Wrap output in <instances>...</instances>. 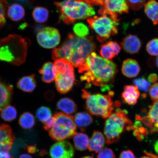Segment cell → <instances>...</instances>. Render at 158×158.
Returning a JSON list of instances; mask_svg holds the SVG:
<instances>
[{"label":"cell","mask_w":158,"mask_h":158,"mask_svg":"<svg viewBox=\"0 0 158 158\" xmlns=\"http://www.w3.org/2000/svg\"><path fill=\"white\" fill-rule=\"evenodd\" d=\"M145 12L154 25L158 23V2L154 0L148 1L145 6Z\"/></svg>","instance_id":"cell-25"},{"label":"cell","mask_w":158,"mask_h":158,"mask_svg":"<svg viewBox=\"0 0 158 158\" xmlns=\"http://www.w3.org/2000/svg\"><path fill=\"white\" fill-rule=\"evenodd\" d=\"M100 53L102 58L107 60H110L116 56L111 47L107 43L101 46Z\"/></svg>","instance_id":"cell-31"},{"label":"cell","mask_w":158,"mask_h":158,"mask_svg":"<svg viewBox=\"0 0 158 158\" xmlns=\"http://www.w3.org/2000/svg\"><path fill=\"white\" fill-rule=\"evenodd\" d=\"M154 148L156 153L158 155V140L156 142L155 145H154Z\"/></svg>","instance_id":"cell-46"},{"label":"cell","mask_w":158,"mask_h":158,"mask_svg":"<svg viewBox=\"0 0 158 158\" xmlns=\"http://www.w3.org/2000/svg\"><path fill=\"white\" fill-rule=\"evenodd\" d=\"M121 45L126 52L133 54L139 52L141 47V43L138 37L129 35L124 38Z\"/></svg>","instance_id":"cell-14"},{"label":"cell","mask_w":158,"mask_h":158,"mask_svg":"<svg viewBox=\"0 0 158 158\" xmlns=\"http://www.w3.org/2000/svg\"><path fill=\"white\" fill-rule=\"evenodd\" d=\"M157 76L155 74H151L148 77V80L150 82L155 83L157 81Z\"/></svg>","instance_id":"cell-43"},{"label":"cell","mask_w":158,"mask_h":158,"mask_svg":"<svg viewBox=\"0 0 158 158\" xmlns=\"http://www.w3.org/2000/svg\"><path fill=\"white\" fill-rule=\"evenodd\" d=\"M135 86L139 90L147 92L151 86V84L144 77L139 78L133 80Z\"/></svg>","instance_id":"cell-34"},{"label":"cell","mask_w":158,"mask_h":158,"mask_svg":"<svg viewBox=\"0 0 158 158\" xmlns=\"http://www.w3.org/2000/svg\"><path fill=\"white\" fill-rule=\"evenodd\" d=\"M127 111L117 109L106 119L104 127L106 143L110 145L119 139L120 135L126 129H131L132 123L127 117Z\"/></svg>","instance_id":"cell-5"},{"label":"cell","mask_w":158,"mask_h":158,"mask_svg":"<svg viewBox=\"0 0 158 158\" xmlns=\"http://www.w3.org/2000/svg\"><path fill=\"white\" fill-rule=\"evenodd\" d=\"M29 43L19 35H9L0 40V61L19 66L25 62Z\"/></svg>","instance_id":"cell-3"},{"label":"cell","mask_w":158,"mask_h":158,"mask_svg":"<svg viewBox=\"0 0 158 158\" xmlns=\"http://www.w3.org/2000/svg\"><path fill=\"white\" fill-rule=\"evenodd\" d=\"M0 158H13L10 154L6 152H0Z\"/></svg>","instance_id":"cell-44"},{"label":"cell","mask_w":158,"mask_h":158,"mask_svg":"<svg viewBox=\"0 0 158 158\" xmlns=\"http://www.w3.org/2000/svg\"><path fill=\"white\" fill-rule=\"evenodd\" d=\"M15 137L10 127L7 124L0 126V152H9L11 149Z\"/></svg>","instance_id":"cell-13"},{"label":"cell","mask_w":158,"mask_h":158,"mask_svg":"<svg viewBox=\"0 0 158 158\" xmlns=\"http://www.w3.org/2000/svg\"><path fill=\"white\" fill-rule=\"evenodd\" d=\"M74 153V147L67 141L57 142L52 145L49 151L51 158H73Z\"/></svg>","instance_id":"cell-12"},{"label":"cell","mask_w":158,"mask_h":158,"mask_svg":"<svg viewBox=\"0 0 158 158\" xmlns=\"http://www.w3.org/2000/svg\"><path fill=\"white\" fill-rule=\"evenodd\" d=\"M55 5L60 14V20L67 25L95 14L93 6L85 0H64L56 2Z\"/></svg>","instance_id":"cell-4"},{"label":"cell","mask_w":158,"mask_h":158,"mask_svg":"<svg viewBox=\"0 0 158 158\" xmlns=\"http://www.w3.org/2000/svg\"><path fill=\"white\" fill-rule=\"evenodd\" d=\"M128 10L126 0H105L103 6L98 12L100 15H107L118 19V15L127 13Z\"/></svg>","instance_id":"cell-11"},{"label":"cell","mask_w":158,"mask_h":158,"mask_svg":"<svg viewBox=\"0 0 158 158\" xmlns=\"http://www.w3.org/2000/svg\"><path fill=\"white\" fill-rule=\"evenodd\" d=\"M140 71V66L137 61L131 59L124 61L122 72L124 76L129 78L135 77L139 74Z\"/></svg>","instance_id":"cell-15"},{"label":"cell","mask_w":158,"mask_h":158,"mask_svg":"<svg viewBox=\"0 0 158 158\" xmlns=\"http://www.w3.org/2000/svg\"><path fill=\"white\" fill-rule=\"evenodd\" d=\"M39 44L45 48H55L60 41V35L58 29L51 27L41 29L37 35Z\"/></svg>","instance_id":"cell-10"},{"label":"cell","mask_w":158,"mask_h":158,"mask_svg":"<svg viewBox=\"0 0 158 158\" xmlns=\"http://www.w3.org/2000/svg\"><path fill=\"white\" fill-rule=\"evenodd\" d=\"M17 110L14 106H7L3 109L1 113V117L5 121L11 122L17 117Z\"/></svg>","instance_id":"cell-29"},{"label":"cell","mask_w":158,"mask_h":158,"mask_svg":"<svg viewBox=\"0 0 158 158\" xmlns=\"http://www.w3.org/2000/svg\"><path fill=\"white\" fill-rule=\"evenodd\" d=\"M147 51L152 56H158V39L152 40L148 43Z\"/></svg>","instance_id":"cell-35"},{"label":"cell","mask_w":158,"mask_h":158,"mask_svg":"<svg viewBox=\"0 0 158 158\" xmlns=\"http://www.w3.org/2000/svg\"><path fill=\"white\" fill-rule=\"evenodd\" d=\"M146 0H126L128 7L134 10L141 9L145 4Z\"/></svg>","instance_id":"cell-36"},{"label":"cell","mask_w":158,"mask_h":158,"mask_svg":"<svg viewBox=\"0 0 158 158\" xmlns=\"http://www.w3.org/2000/svg\"><path fill=\"white\" fill-rule=\"evenodd\" d=\"M56 106L59 110L69 115L74 114L77 110L75 102L72 99L68 98L60 99L57 102Z\"/></svg>","instance_id":"cell-22"},{"label":"cell","mask_w":158,"mask_h":158,"mask_svg":"<svg viewBox=\"0 0 158 158\" xmlns=\"http://www.w3.org/2000/svg\"><path fill=\"white\" fill-rule=\"evenodd\" d=\"M142 121L147 125L153 126V131L158 129V100L154 101L152 105L149 106V109L147 117L142 118Z\"/></svg>","instance_id":"cell-17"},{"label":"cell","mask_w":158,"mask_h":158,"mask_svg":"<svg viewBox=\"0 0 158 158\" xmlns=\"http://www.w3.org/2000/svg\"><path fill=\"white\" fill-rule=\"evenodd\" d=\"M54 116L55 122L49 131V135L52 140L63 141L76 135L77 126L74 123L73 116L63 112H58Z\"/></svg>","instance_id":"cell-9"},{"label":"cell","mask_w":158,"mask_h":158,"mask_svg":"<svg viewBox=\"0 0 158 158\" xmlns=\"http://www.w3.org/2000/svg\"><path fill=\"white\" fill-rule=\"evenodd\" d=\"M7 15L10 19L14 21H19L23 18L25 10L22 6L17 3L10 6L7 10Z\"/></svg>","instance_id":"cell-23"},{"label":"cell","mask_w":158,"mask_h":158,"mask_svg":"<svg viewBox=\"0 0 158 158\" xmlns=\"http://www.w3.org/2000/svg\"><path fill=\"white\" fill-rule=\"evenodd\" d=\"M81 158H94L93 157V156H85L84 157H82Z\"/></svg>","instance_id":"cell-48"},{"label":"cell","mask_w":158,"mask_h":158,"mask_svg":"<svg viewBox=\"0 0 158 158\" xmlns=\"http://www.w3.org/2000/svg\"><path fill=\"white\" fill-rule=\"evenodd\" d=\"M17 86L18 88L23 92L32 93L37 86L35 75L31 74L20 78L18 81Z\"/></svg>","instance_id":"cell-20"},{"label":"cell","mask_w":158,"mask_h":158,"mask_svg":"<svg viewBox=\"0 0 158 158\" xmlns=\"http://www.w3.org/2000/svg\"><path fill=\"white\" fill-rule=\"evenodd\" d=\"M100 15L89 17L87 21L90 28L95 33L98 40L103 42L110 37L117 34L119 19L107 15Z\"/></svg>","instance_id":"cell-8"},{"label":"cell","mask_w":158,"mask_h":158,"mask_svg":"<svg viewBox=\"0 0 158 158\" xmlns=\"http://www.w3.org/2000/svg\"><path fill=\"white\" fill-rule=\"evenodd\" d=\"M83 75L81 80L101 87L102 90H108L118 72L117 66L112 61L98 56L95 52L90 54L78 67Z\"/></svg>","instance_id":"cell-1"},{"label":"cell","mask_w":158,"mask_h":158,"mask_svg":"<svg viewBox=\"0 0 158 158\" xmlns=\"http://www.w3.org/2000/svg\"><path fill=\"white\" fill-rule=\"evenodd\" d=\"M7 5L6 0H0V28L2 27L6 23Z\"/></svg>","instance_id":"cell-33"},{"label":"cell","mask_w":158,"mask_h":158,"mask_svg":"<svg viewBox=\"0 0 158 158\" xmlns=\"http://www.w3.org/2000/svg\"><path fill=\"white\" fill-rule=\"evenodd\" d=\"M19 123L23 129H31L35 124V118L30 112H25L20 116Z\"/></svg>","instance_id":"cell-28"},{"label":"cell","mask_w":158,"mask_h":158,"mask_svg":"<svg viewBox=\"0 0 158 158\" xmlns=\"http://www.w3.org/2000/svg\"><path fill=\"white\" fill-rule=\"evenodd\" d=\"M49 11L46 8L41 6H37L33 9L32 17L36 23H44L48 20Z\"/></svg>","instance_id":"cell-27"},{"label":"cell","mask_w":158,"mask_h":158,"mask_svg":"<svg viewBox=\"0 0 158 158\" xmlns=\"http://www.w3.org/2000/svg\"><path fill=\"white\" fill-rule=\"evenodd\" d=\"M114 93L109 95L100 94H92L85 90H82V98L85 100L86 108L92 115L103 118H108L114 109L111 96Z\"/></svg>","instance_id":"cell-6"},{"label":"cell","mask_w":158,"mask_h":158,"mask_svg":"<svg viewBox=\"0 0 158 158\" xmlns=\"http://www.w3.org/2000/svg\"><path fill=\"white\" fill-rule=\"evenodd\" d=\"M107 43L111 47L116 56H117L121 50V47L116 41H110L107 42Z\"/></svg>","instance_id":"cell-39"},{"label":"cell","mask_w":158,"mask_h":158,"mask_svg":"<svg viewBox=\"0 0 158 158\" xmlns=\"http://www.w3.org/2000/svg\"><path fill=\"white\" fill-rule=\"evenodd\" d=\"M19 158H32L31 156L27 154H23L20 156Z\"/></svg>","instance_id":"cell-47"},{"label":"cell","mask_w":158,"mask_h":158,"mask_svg":"<svg viewBox=\"0 0 158 158\" xmlns=\"http://www.w3.org/2000/svg\"><path fill=\"white\" fill-rule=\"evenodd\" d=\"M140 94L137 87L129 85L124 87V91L122 94V97L124 102L129 105L134 106L137 103Z\"/></svg>","instance_id":"cell-18"},{"label":"cell","mask_w":158,"mask_h":158,"mask_svg":"<svg viewBox=\"0 0 158 158\" xmlns=\"http://www.w3.org/2000/svg\"><path fill=\"white\" fill-rule=\"evenodd\" d=\"M74 122L82 131L90 125L93 122V118L89 114L86 112H78L74 117Z\"/></svg>","instance_id":"cell-24"},{"label":"cell","mask_w":158,"mask_h":158,"mask_svg":"<svg viewBox=\"0 0 158 158\" xmlns=\"http://www.w3.org/2000/svg\"><path fill=\"white\" fill-rule=\"evenodd\" d=\"M93 6H102L104 4L105 0H85Z\"/></svg>","instance_id":"cell-42"},{"label":"cell","mask_w":158,"mask_h":158,"mask_svg":"<svg viewBox=\"0 0 158 158\" xmlns=\"http://www.w3.org/2000/svg\"><path fill=\"white\" fill-rule=\"evenodd\" d=\"M52 112L50 108L45 106H41L37 110L36 116L39 121L44 123L52 116Z\"/></svg>","instance_id":"cell-30"},{"label":"cell","mask_w":158,"mask_h":158,"mask_svg":"<svg viewBox=\"0 0 158 158\" xmlns=\"http://www.w3.org/2000/svg\"><path fill=\"white\" fill-rule=\"evenodd\" d=\"M105 144V139L103 134L99 131H95L89 141V150L97 153L103 149Z\"/></svg>","instance_id":"cell-19"},{"label":"cell","mask_w":158,"mask_h":158,"mask_svg":"<svg viewBox=\"0 0 158 158\" xmlns=\"http://www.w3.org/2000/svg\"><path fill=\"white\" fill-rule=\"evenodd\" d=\"M54 64L56 89L61 94H66L72 89L75 83L73 66L64 59H57Z\"/></svg>","instance_id":"cell-7"},{"label":"cell","mask_w":158,"mask_h":158,"mask_svg":"<svg viewBox=\"0 0 158 158\" xmlns=\"http://www.w3.org/2000/svg\"><path fill=\"white\" fill-rule=\"evenodd\" d=\"M96 47L92 36L80 37L70 33L60 46L53 49L52 59H64L78 68L89 55L95 52Z\"/></svg>","instance_id":"cell-2"},{"label":"cell","mask_w":158,"mask_h":158,"mask_svg":"<svg viewBox=\"0 0 158 158\" xmlns=\"http://www.w3.org/2000/svg\"><path fill=\"white\" fill-rule=\"evenodd\" d=\"M41 75V79L43 82L51 83L54 81L55 78V70L54 64L48 62L45 63L39 70Z\"/></svg>","instance_id":"cell-21"},{"label":"cell","mask_w":158,"mask_h":158,"mask_svg":"<svg viewBox=\"0 0 158 158\" xmlns=\"http://www.w3.org/2000/svg\"><path fill=\"white\" fill-rule=\"evenodd\" d=\"M157 131L158 132V129L157 130Z\"/></svg>","instance_id":"cell-51"},{"label":"cell","mask_w":158,"mask_h":158,"mask_svg":"<svg viewBox=\"0 0 158 158\" xmlns=\"http://www.w3.org/2000/svg\"><path fill=\"white\" fill-rule=\"evenodd\" d=\"M97 158H115V156L111 149L105 148L99 152Z\"/></svg>","instance_id":"cell-37"},{"label":"cell","mask_w":158,"mask_h":158,"mask_svg":"<svg viewBox=\"0 0 158 158\" xmlns=\"http://www.w3.org/2000/svg\"><path fill=\"white\" fill-rule=\"evenodd\" d=\"M55 116H51L47 121L43 123V127L44 129L46 131H49L52 127L55 122Z\"/></svg>","instance_id":"cell-40"},{"label":"cell","mask_w":158,"mask_h":158,"mask_svg":"<svg viewBox=\"0 0 158 158\" xmlns=\"http://www.w3.org/2000/svg\"><path fill=\"white\" fill-rule=\"evenodd\" d=\"M149 95L153 101L158 100V83L154 84L150 87Z\"/></svg>","instance_id":"cell-38"},{"label":"cell","mask_w":158,"mask_h":158,"mask_svg":"<svg viewBox=\"0 0 158 158\" xmlns=\"http://www.w3.org/2000/svg\"><path fill=\"white\" fill-rule=\"evenodd\" d=\"M140 158H152L150 157H149L146 156H144Z\"/></svg>","instance_id":"cell-50"},{"label":"cell","mask_w":158,"mask_h":158,"mask_svg":"<svg viewBox=\"0 0 158 158\" xmlns=\"http://www.w3.org/2000/svg\"><path fill=\"white\" fill-rule=\"evenodd\" d=\"M75 148L79 151H84L88 147L89 138L86 134L80 133L76 134L73 138Z\"/></svg>","instance_id":"cell-26"},{"label":"cell","mask_w":158,"mask_h":158,"mask_svg":"<svg viewBox=\"0 0 158 158\" xmlns=\"http://www.w3.org/2000/svg\"><path fill=\"white\" fill-rule=\"evenodd\" d=\"M156 64L158 68V56L156 58Z\"/></svg>","instance_id":"cell-49"},{"label":"cell","mask_w":158,"mask_h":158,"mask_svg":"<svg viewBox=\"0 0 158 158\" xmlns=\"http://www.w3.org/2000/svg\"><path fill=\"white\" fill-rule=\"evenodd\" d=\"M75 35L80 37H85L89 34V31L87 27L82 23H76L73 27Z\"/></svg>","instance_id":"cell-32"},{"label":"cell","mask_w":158,"mask_h":158,"mask_svg":"<svg viewBox=\"0 0 158 158\" xmlns=\"http://www.w3.org/2000/svg\"><path fill=\"white\" fill-rule=\"evenodd\" d=\"M13 94V87L0 80V111L10 103Z\"/></svg>","instance_id":"cell-16"},{"label":"cell","mask_w":158,"mask_h":158,"mask_svg":"<svg viewBox=\"0 0 158 158\" xmlns=\"http://www.w3.org/2000/svg\"><path fill=\"white\" fill-rule=\"evenodd\" d=\"M27 149L28 152L31 153H34L36 151V148L35 146H28L27 147Z\"/></svg>","instance_id":"cell-45"},{"label":"cell","mask_w":158,"mask_h":158,"mask_svg":"<svg viewBox=\"0 0 158 158\" xmlns=\"http://www.w3.org/2000/svg\"><path fill=\"white\" fill-rule=\"evenodd\" d=\"M118 158H136L134 153L129 150H125L120 153Z\"/></svg>","instance_id":"cell-41"}]
</instances>
